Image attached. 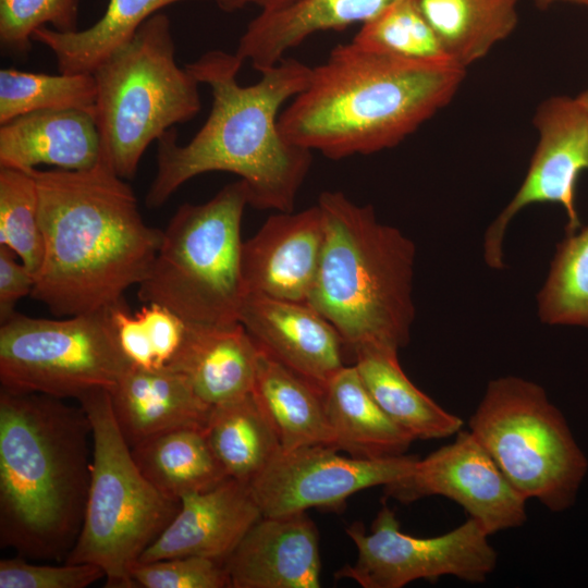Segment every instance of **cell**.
Segmentation results:
<instances>
[{
	"label": "cell",
	"instance_id": "30bf717a",
	"mask_svg": "<svg viewBox=\"0 0 588 588\" xmlns=\"http://www.w3.org/2000/svg\"><path fill=\"white\" fill-rule=\"evenodd\" d=\"M132 366L110 308L65 319L15 313L0 327L1 389L75 397L110 391Z\"/></svg>",
	"mask_w": 588,
	"mask_h": 588
},
{
	"label": "cell",
	"instance_id": "d4e9b609",
	"mask_svg": "<svg viewBox=\"0 0 588 588\" xmlns=\"http://www.w3.org/2000/svg\"><path fill=\"white\" fill-rule=\"evenodd\" d=\"M253 393L275 427L283 450L316 444L334 448L324 391L260 348Z\"/></svg>",
	"mask_w": 588,
	"mask_h": 588
},
{
	"label": "cell",
	"instance_id": "5b68a950",
	"mask_svg": "<svg viewBox=\"0 0 588 588\" xmlns=\"http://www.w3.org/2000/svg\"><path fill=\"white\" fill-rule=\"evenodd\" d=\"M317 205L324 241L307 304L352 350L372 344L400 351L415 319V244L378 221L371 205H357L341 192L321 193Z\"/></svg>",
	"mask_w": 588,
	"mask_h": 588
},
{
	"label": "cell",
	"instance_id": "8fae6325",
	"mask_svg": "<svg viewBox=\"0 0 588 588\" xmlns=\"http://www.w3.org/2000/svg\"><path fill=\"white\" fill-rule=\"evenodd\" d=\"M345 531L357 548V560L335 576L364 588H402L418 579L436 583L443 576L481 584L498 564L489 535L471 517L446 534L419 538L403 532L394 511L383 504L369 532L359 522Z\"/></svg>",
	"mask_w": 588,
	"mask_h": 588
},
{
	"label": "cell",
	"instance_id": "60d3db41",
	"mask_svg": "<svg viewBox=\"0 0 588 588\" xmlns=\"http://www.w3.org/2000/svg\"><path fill=\"white\" fill-rule=\"evenodd\" d=\"M539 9H548L560 2L572 3L588 10V0H531Z\"/></svg>",
	"mask_w": 588,
	"mask_h": 588
},
{
	"label": "cell",
	"instance_id": "83f0119b",
	"mask_svg": "<svg viewBox=\"0 0 588 588\" xmlns=\"http://www.w3.org/2000/svg\"><path fill=\"white\" fill-rule=\"evenodd\" d=\"M450 59L466 69L505 40L518 23L519 0H413Z\"/></svg>",
	"mask_w": 588,
	"mask_h": 588
},
{
	"label": "cell",
	"instance_id": "ba28073f",
	"mask_svg": "<svg viewBox=\"0 0 588 588\" xmlns=\"http://www.w3.org/2000/svg\"><path fill=\"white\" fill-rule=\"evenodd\" d=\"M248 193L242 180L171 218L150 269L138 284L144 304H159L187 322L238 321L243 298L241 226Z\"/></svg>",
	"mask_w": 588,
	"mask_h": 588
},
{
	"label": "cell",
	"instance_id": "484cf974",
	"mask_svg": "<svg viewBox=\"0 0 588 588\" xmlns=\"http://www.w3.org/2000/svg\"><path fill=\"white\" fill-rule=\"evenodd\" d=\"M181 1L187 0H109L90 27L64 33L44 26L34 32L33 40L52 51L60 73L94 74L150 16Z\"/></svg>",
	"mask_w": 588,
	"mask_h": 588
},
{
	"label": "cell",
	"instance_id": "52a82bcc",
	"mask_svg": "<svg viewBox=\"0 0 588 588\" xmlns=\"http://www.w3.org/2000/svg\"><path fill=\"white\" fill-rule=\"evenodd\" d=\"M77 401L91 427V471L82 529L64 563L98 565L105 587L134 588L133 566L175 516L180 501L160 492L137 467L108 390Z\"/></svg>",
	"mask_w": 588,
	"mask_h": 588
},
{
	"label": "cell",
	"instance_id": "7a4b0ae2",
	"mask_svg": "<svg viewBox=\"0 0 588 588\" xmlns=\"http://www.w3.org/2000/svg\"><path fill=\"white\" fill-rule=\"evenodd\" d=\"M30 172L45 240L30 296L58 317L123 302L148 273L162 238L144 221L131 186L101 159L87 170Z\"/></svg>",
	"mask_w": 588,
	"mask_h": 588
},
{
	"label": "cell",
	"instance_id": "e575fe53",
	"mask_svg": "<svg viewBox=\"0 0 588 588\" xmlns=\"http://www.w3.org/2000/svg\"><path fill=\"white\" fill-rule=\"evenodd\" d=\"M131 575L135 586L144 588H231L224 563L205 556L137 562Z\"/></svg>",
	"mask_w": 588,
	"mask_h": 588
},
{
	"label": "cell",
	"instance_id": "2e32d148",
	"mask_svg": "<svg viewBox=\"0 0 588 588\" xmlns=\"http://www.w3.org/2000/svg\"><path fill=\"white\" fill-rule=\"evenodd\" d=\"M238 321L260 350L323 391L346 366L341 334L307 303L247 294Z\"/></svg>",
	"mask_w": 588,
	"mask_h": 588
},
{
	"label": "cell",
	"instance_id": "74e56055",
	"mask_svg": "<svg viewBox=\"0 0 588 588\" xmlns=\"http://www.w3.org/2000/svg\"><path fill=\"white\" fill-rule=\"evenodd\" d=\"M118 342L134 366L157 368L145 326L137 314L132 315L125 301L110 308Z\"/></svg>",
	"mask_w": 588,
	"mask_h": 588
},
{
	"label": "cell",
	"instance_id": "8992f818",
	"mask_svg": "<svg viewBox=\"0 0 588 588\" xmlns=\"http://www.w3.org/2000/svg\"><path fill=\"white\" fill-rule=\"evenodd\" d=\"M101 160L132 179L147 147L201 108L199 81L175 61L171 21L157 12L93 74Z\"/></svg>",
	"mask_w": 588,
	"mask_h": 588
},
{
	"label": "cell",
	"instance_id": "b9f144b4",
	"mask_svg": "<svg viewBox=\"0 0 588 588\" xmlns=\"http://www.w3.org/2000/svg\"><path fill=\"white\" fill-rule=\"evenodd\" d=\"M576 98L588 109V88L578 94Z\"/></svg>",
	"mask_w": 588,
	"mask_h": 588
},
{
	"label": "cell",
	"instance_id": "603a6c76",
	"mask_svg": "<svg viewBox=\"0 0 588 588\" xmlns=\"http://www.w3.org/2000/svg\"><path fill=\"white\" fill-rule=\"evenodd\" d=\"M353 352L354 366L375 402L415 440L443 439L462 430L461 417L445 411L409 380L399 362V351L368 344Z\"/></svg>",
	"mask_w": 588,
	"mask_h": 588
},
{
	"label": "cell",
	"instance_id": "5bb4252c",
	"mask_svg": "<svg viewBox=\"0 0 588 588\" xmlns=\"http://www.w3.org/2000/svg\"><path fill=\"white\" fill-rule=\"evenodd\" d=\"M387 497L401 503L441 495L461 505L491 536L520 527L526 502L469 430L414 464L412 471L387 486Z\"/></svg>",
	"mask_w": 588,
	"mask_h": 588
},
{
	"label": "cell",
	"instance_id": "d590c367",
	"mask_svg": "<svg viewBox=\"0 0 588 588\" xmlns=\"http://www.w3.org/2000/svg\"><path fill=\"white\" fill-rule=\"evenodd\" d=\"M103 577L91 563L41 565L20 555L0 561V588H85Z\"/></svg>",
	"mask_w": 588,
	"mask_h": 588
},
{
	"label": "cell",
	"instance_id": "3957f363",
	"mask_svg": "<svg viewBox=\"0 0 588 588\" xmlns=\"http://www.w3.org/2000/svg\"><path fill=\"white\" fill-rule=\"evenodd\" d=\"M466 69L339 45L280 113L291 143L331 159L392 148L446 107Z\"/></svg>",
	"mask_w": 588,
	"mask_h": 588
},
{
	"label": "cell",
	"instance_id": "f1b7e54d",
	"mask_svg": "<svg viewBox=\"0 0 588 588\" xmlns=\"http://www.w3.org/2000/svg\"><path fill=\"white\" fill-rule=\"evenodd\" d=\"M206 434L226 475L247 485L282 449L275 427L253 392L212 406Z\"/></svg>",
	"mask_w": 588,
	"mask_h": 588
},
{
	"label": "cell",
	"instance_id": "9c48e42d",
	"mask_svg": "<svg viewBox=\"0 0 588 588\" xmlns=\"http://www.w3.org/2000/svg\"><path fill=\"white\" fill-rule=\"evenodd\" d=\"M468 430L525 500L552 512L574 504L588 461L540 384L517 376L489 381Z\"/></svg>",
	"mask_w": 588,
	"mask_h": 588
},
{
	"label": "cell",
	"instance_id": "7c38bea8",
	"mask_svg": "<svg viewBox=\"0 0 588 588\" xmlns=\"http://www.w3.org/2000/svg\"><path fill=\"white\" fill-rule=\"evenodd\" d=\"M532 124L538 142L524 181L485 233L483 259L491 269L505 267V232L527 206L558 204L567 219L566 234L580 228L576 192L588 171V109L576 97L552 96L539 103Z\"/></svg>",
	"mask_w": 588,
	"mask_h": 588
},
{
	"label": "cell",
	"instance_id": "6da1fadb",
	"mask_svg": "<svg viewBox=\"0 0 588 588\" xmlns=\"http://www.w3.org/2000/svg\"><path fill=\"white\" fill-rule=\"evenodd\" d=\"M244 62L211 50L185 66L212 96L208 119L185 145L174 127L157 140V173L146 195L148 208L161 207L184 183L207 172L236 174L247 188L248 205L278 212L294 210L297 193L313 162V151L287 140L279 128L282 106L308 85L311 68L283 58L242 86Z\"/></svg>",
	"mask_w": 588,
	"mask_h": 588
},
{
	"label": "cell",
	"instance_id": "7402d4cb",
	"mask_svg": "<svg viewBox=\"0 0 588 588\" xmlns=\"http://www.w3.org/2000/svg\"><path fill=\"white\" fill-rule=\"evenodd\" d=\"M397 0H296L260 11L238 40L235 54L260 73L278 64L310 35L364 24Z\"/></svg>",
	"mask_w": 588,
	"mask_h": 588
},
{
	"label": "cell",
	"instance_id": "4dcf8cb0",
	"mask_svg": "<svg viewBox=\"0 0 588 588\" xmlns=\"http://www.w3.org/2000/svg\"><path fill=\"white\" fill-rule=\"evenodd\" d=\"M537 311L549 326L588 328V225L558 243Z\"/></svg>",
	"mask_w": 588,
	"mask_h": 588
},
{
	"label": "cell",
	"instance_id": "277c9868",
	"mask_svg": "<svg viewBox=\"0 0 588 588\" xmlns=\"http://www.w3.org/2000/svg\"><path fill=\"white\" fill-rule=\"evenodd\" d=\"M62 400L0 391V543L27 560L64 562L85 516L91 427Z\"/></svg>",
	"mask_w": 588,
	"mask_h": 588
},
{
	"label": "cell",
	"instance_id": "d6a6232c",
	"mask_svg": "<svg viewBox=\"0 0 588 588\" xmlns=\"http://www.w3.org/2000/svg\"><path fill=\"white\" fill-rule=\"evenodd\" d=\"M0 246L13 250L36 278L45 240L37 184L30 171L0 168Z\"/></svg>",
	"mask_w": 588,
	"mask_h": 588
},
{
	"label": "cell",
	"instance_id": "e0dca14e",
	"mask_svg": "<svg viewBox=\"0 0 588 588\" xmlns=\"http://www.w3.org/2000/svg\"><path fill=\"white\" fill-rule=\"evenodd\" d=\"M262 516L249 485L226 478L218 486L180 499V509L138 562L205 556L220 562Z\"/></svg>",
	"mask_w": 588,
	"mask_h": 588
},
{
	"label": "cell",
	"instance_id": "4fadbf2b",
	"mask_svg": "<svg viewBox=\"0 0 588 588\" xmlns=\"http://www.w3.org/2000/svg\"><path fill=\"white\" fill-rule=\"evenodd\" d=\"M417 458L407 454L357 458L321 444L281 449L249 488L264 516L338 510L358 491L407 476Z\"/></svg>",
	"mask_w": 588,
	"mask_h": 588
},
{
	"label": "cell",
	"instance_id": "f546056e",
	"mask_svg": "<svg viewBox=\"0 0 588 588\" xmlns=\"http://www.w3.org/2000/svg\"><path fill=\"white\" fill-rule=\"evenodd\" d=\"M96 99L93 74L0 71V124L42 110H83L95 118Z\"/></svg>",
	"mask_w": 588,
	"mask_h": 588
},
{
	"label": "cell",
	"instance_id": "ac0fdd59",
	"mask_svg": "<svg viewBox=\"0 0 588 588\" xmlns=\"http://www.w3.org/2000/svg\"><path fill=\"white\" fill-rule=\"evenodd\" d=\"M231 588H319V534L304 513L261 516L224 561Z\"/></svg>",
	"mask_w": 588,
	"mask_h": 588
},
{
	"label": "cell",
	"instance_id": "4316f807",
	"mask_svg": "<svg viewBox=\"0 0 588 588\" xmlns=\"http://www.w3.org/2000/svg\"><path fill=\"white\" fill-rule=\"evenodd\" d=\"M131 452L142 474L176 501L229 478L209 444L206 429L181 428L158 433L131 446Z\"/></svg>",
	"mask_w": 588,
	"mask_h": 588
},
{
	"label": "cell",
	"instance_id": "1f68e13d",
	"mask_svg": "<svg viewBox=\"0 0 588 588\" xmlns=\"http://www.w3.org/2000/svg\"><path fill=\"white\" fill-rule=\"evenodd\" d=\"M352 42L408 61L453 62L413 0H397L362 24Z\"/></svg>",
	"mask_w": 588,
	"mask_h": 588
},
{
	"label": "cell",
	"instance_id": "ffe728a7",
	"mask_svg": "<svg viewBox=\"0 0 588 588\" xmlns=\"http://www.w3.org/2000/svg\"><path fill=\"white\" fill-rule=\"evenodd\" d=\"M0 125V168L30 171L48 164L79 171L101 159L97 124L89 112L42 110Z\"/></svg>",
	"mask_w": 588,
	"mask_h": 588
},
{
	"label": "cell",
	"instance_id": "836d02e7",
	"mask_svg": "<svg viewBox=\"0 0 588 588\" xmlns=\"http://www.w3.org/2000/svg\"><path fill=\"white\" fill-rule=\"evenodd\" d=\"M79 0H0V42L11 53L26 56L33 34L46 24L58 32L77 30Z\"/></svg>",
	"mask_w": 588,
	"mask_h": 588
},
{
	"label": "cell",
	"instance_id": "d6986e66",
	"mask_svg": "<svg viewBox=\"0 0 588 588\" xmlns=\"http://www.w3.org/2000/svg\"><path fill=\"white\" fill-rule=\"evenodd\" d=\"M109 393L115 421L130 448L174 429H206L212 409L183 373L168 366L132 365Z\"/></svg>",
	"mask_w": 588,
	"mask_h": 588
},
{
	"label": "cell",
	"instance_id": "cb8c5ba5",
	"mask_svg": "<svg viewBox=\"0 0 588 588\" xmlns=\"http://www.w3.org/2000/svg\"><path fill=\"white\" fill-rule=\"evenodd\" d=\"M324 401L334 448L350 456L367 460L400 456L415 441L379 407L354 365L344 366L328 382Z\"/></svg>",
	"mask_w": 588,
	"mask_h": 588
},
{
	"label": "cell",
	"instance_id": "ab89813d",
	"mask_svg": "<svg viewBox=\"0 0 588 588\" xmlns=\"http://www.w3.org/2000/svg\"><path fill=\"white\" fill-rule=\"evenodd\" d=\"M218 7L225 12H234L247 5H256L260 11L281 9L296 0H215Z\"/></svg>",
	"mask_w": 588,
	"mask_h": 588
},
{
	"label": "cell",
	"instance_id": "9a60e30c",
	"mask_svg": "<svg viewBox=\"0 0 588 588\" xmlns=\"http://www.w3.org/2000/svg\"><path fill=\"white\" fill-rule=\"evenodd\" d=\"M323 241L324 222L318 205L268 218L242 245L243 296L259 294L307 303Z\"/></svg>",
	"mask_w": 588,
	"mask_h": 588
},
{
	"label": "cell",
	"instance_id": "8d00e7d4",
	"mask_svg": "<svg viewBox=\"0 0 588 588\" xmlns=\"http://www.w3.org/2000/svg\"><path fill=\"white\" fill-rule=\"evenodd\" d=\"M142 319L154 351L156 367L166 366L179 351L188 322L159 304H145L136 313Z\"/></svg>",
	"mask_w": 588,
	"mask_h": 588
},
{
	"label": "cell",
	"instance_id": "44dd1931",
	"mask_svg": "<svg viewBox=\"0 0 588 588\" xmlns=\"http://www.w3.org/2000/svg\"><path fill=\"white\" fill-rule=\"evenodd\" d=\"M259 348L243 324L188 322L185 338L166 365L183 373L211 406L253 392Z\"/></svg>",
	"mask_w": 588,
	"mask_h": 588
},
{
	"label": "cell",
	"instance_id": "f35d334b",
	"mask_svg": "<svg viewBox=\"0 0 588 588\" xmlns=\"http://www.w3.org/2000/svg\"><path fill=\"white\" fill-rule=\"evenodd\" d=\"M36 278L16 260V254L0 246V320L4 322L15 311L16 303L32 295Z\"/></svg>",
	"mask_w": 588,
	"mask_h": 588
}]
</instances>
